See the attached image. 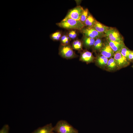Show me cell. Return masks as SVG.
Here are the masks:
<instances>
[{"label":"cell","mask_w":133,"mask_h":133,"mask_svg":"<svg viewBox=\"0 0 133 133\" xmlns=\"http://www.w3.org/2000/svg\"><path fill=\"white\" fill-rule=\"evenodd\" d=\"M77 34L76 31L72 30L70 31L68 33V36L70 38L74 39L76 37Z\"/></svg>","instance_id":"24"},{"label":"cell","mask_w":133,"mask_h":133,"mask_svg":"<svg viewBox=\"0 0 133 133\" xmlns=\"http://www.w3.org/2000/svg\"><path fill=\"white\" fill-rule=\"evenodd\" d=\"M52 133H55L53 132Z\"/></svg>","instance_id":"27"},{"label":"cell","mask_w":133,"mask_h":133,"mask_svg":"<svg viewBox=\"0 0 133 133\" xmlns=\"http://www.w3.org/2000/svg\"><path fill=\"white\" fill-rule=\"evenodd\" d=\"M132 67L133 68V65L132 66Z\"/></svg>","instance_id":"26"},{"label":"cell","mask_w":133,"mask_h":133,"mask_svg":"<svg viewBox=\"0 0 133 133\" xmlns=\"http://www.w3.org/2000/svg\"><path fill=\"white\" fill-rule=\"evenodd\" d=\"M113 57L119 69L126 67L130 64V62L119 52L115 53Z\"/></svg>","instance_id":"7"},{"label":"cell","mask_w":133,"mask_h":133,"mask_svg":"<svg viewBox=\"0 0 133 133\" xmlns=\"http://www.w3.org/2000/svg\"><path fill=\"white\" fill-rule=\"evenodd\" d=\"M70 39L68 36L64 35L61 38V45H69Z\"/></svg>","instance_id":"22"},{"label":"cell","mask_w":133,"mask_h":133,"mask_svg":"<svg viewBox=\"0 0 133 133\" xmlns=\"http://www.w3.org/2000/svg\"><path fill=\"white\" fill-rule=\"evenodd\" d=\"M100 51L101 55L108 59L113 57L115 53L110 46L108 42L104 43Z\"/></svg>","instance_id":"9"},{"label":"cell","mask_w":133,"mask_h":133,"mask_svg":"<svg viewBox=\"0 0 133 133\" xmlns=\"http://www.w3.org/2000/svg\"><path fill=\"white\" fill-rule=\"evenodd\" d=\"M131 51V50L125 45L122 48L119 52L123 56L127 59L128 56Z\"/></svg>","instance_id":"20"},{"label":"cell","mask_w":133,"mask_h":133,"mask_svg":"<svg viewBox=\"0 0 133 133\" xmlns=\"http://www.w3.org/2000/svg\"><path fill=\"white\" fill-rule=\"evenodd\" d=\"M105 69L109 71H114L119 69L113 57L108 60Z\"/></svg>","instance_id":"13"},{"label":"cell","mask_w":133,"mask_h":133,"mask_svg":"<svg viewBox=\"0 0 133 133\" xmlns=\"http://www.w3.org/2000/svg\"><path fill=\"white\" fill-rule=\"evenodd\" d=\"M95 58L92 52L86 50L81 53L79 60L88 64L95 62Z\"/></svg>","instance_id":"8"},{"label":"cell","mask_w":133,"mask_h":133,"mask_svg":"<svg viewBox=\"0 0 133 133\" xmlns=\"http://www.w3.org/2000/svg\"><path fill=\"white\" fill-rule=\"evenodd\" d=\"M9 127L7 124L4 125L0 130V133H9Z\"/></svg>","instance_id":"23"},{"label":"cell","mask_w":133,"mask_h":133,"mask_svg":"<svg viewBox=\"0 0 133 133\" xmlns=\"http://www.w3.org/2000/svg\"><path fill=\"white\" fill-rule=\"evenodd\" d=\"M88 10L87 9H84L81 16L80 21L84 25L85 22L88 16Z\"/></svg>","instance_id":"19"},{"label":"cell","mask_w":133,"mask_h":133,"mask_svg":"<svg viewBox=\"0 0 133 133\" xmlns=\"http://www.w3.org/2000/svg\"><path fill=\"white\" fill-rule=\"evenodd\" d=\"M58 26L68 29H74L81 30L84 26L80 20L71 18L64 19L60 22L56 23Z\"/></svg>","instance_id":"2"},{"label":"cell","mask_w":133,"mask_h":133,"mask_svg":"<svg viewBox=\"0 0 133 133\" xmlns=\"http://www.w3.org/2000/svg\"><path fill=\"white\" fill-rule=\"evenodd\" d=\"M128 60L130 62L133 60V50H131L127 58Z\"/></svg>","instance_id":"25"},{"label":"cell","mask_w":133,"mask_h":133,"mask_svg":"<svg viewBox=\"0 0 133 133\" xmlns=\"http://www.w3.org/2000/svg\"><path fill=\"white\" fill-rule=\"evenodd\" d=\"M103 44L104 43L100 38L96 39L92 47L93 50L95 51H100Z\"/></svg>","instance_id":"17"},{"label":"cell","mask_w":133,"mask_h":133,"mask_svg":"<svg viewBox=\"0 0 133 133\" xmlns=\"http://www.w3.org/2000/svg\"><path fill=\"white\" fill-rule=\"evenodd\" d=\"M108 41L110 46L115 53L119 52L125 46L124 43L113 41L108 39Z\"/></svg>","instance_id":"12"},{"label":"cell","mask_w":133,"mask_h":133,"mask_svg":"<svg viewBox=\"0 0 133 133\" xmlns=\"http://www.w3.org/2000/svg\"><path fill=\"white\" fill-rule=\"evenodd\" d=\"M105 34L107 39L111 41L124 43L122 37L115 29L111 28Z\"/></svg>","instance_id":"4"},{"label":"cell","mask_w":133,"mask_h":133,"mask_svg":"<svg viewBox=\"0 0 133 133\" xmlns=\"http://www.w3.org/2000/svg\"><path fill=\"white\" fill-rule=\"evenodd\" d=\"M53 127L52 123H50L39 127L31 133H52Z\"/></svg>","instance_id":"11"},{"label":"cell","mask_w":133,"mask_h":133,"mask_svg":"<svg viewBox=\"0 0 133 133\" xmlns=\"http://www.w3.org/2000/svg\"><path fill=\"white\" fill-rule=\"evenodd\" d=\"M83 45L81 41L76 40L73 42L71 47L73 50L81 51L83 50Z\"/></svg>","instance_id":"18"},{"label":"cell","mask_w":133,"mask_h":133,"mask_svg":"<svg viewBox=\"0 0 133 133\" xmlns=\"http://www.w3.org/2000/svg\"><path fill=\"white\" fill-rule=\"evenodd\" d=\"M59 54L62 57L67 59L75 58L78 56L69 44L61 45L59 48Z\"/></svg>","instance_id":"3"},{"label":"cell","mask_w":133,"mask_h":133,"mask_svg":"<svg viewBox=\"0 0 133 133\" xmlns=\"http://www.w3.org/2000/svg\"><path fill=\"white\" fill-rule=\"evenodd\" d=\"M50 37L53 41H58L60 40L61 37V34L59 31H57L51 34Z\"/></svg>","instance_id":"21"},{"label":"cell","mask_w":133,"mask_h":133,"mask_svg":"<svg viewBox=\"0 0 133 133\" xmlns=\"http://www.w3.org/2000/svg\"><path fill=\"white\" fill-rule=\"evenodd\" d=\"M53 131L57 133H79L77 129L66 121L63 120L57 122L53 127Z\"/></svg>","instance_id":"1"},{"label":"cell","mask_w":133,"mask_h":133,"mask_svg":"<svg viewBox=\"0 0 133 133\" xmlns=\"http://www.w3.org/2000/svg\"><path fill=\"white\" fill-rule=\"evenodd\" d=\"M108 59L101 55H98L96 57L95 62L96 65L100 68L105 69Z\"/></svg>","instance_id":"10"},{"label":"cell","mask_w":133,"mask_h":133,"mask_svg":"<svg viewBox=\"0 0 133 133\" xmlns=\"http://www.w3.org/2000/svg\"><path fill=\"white\" fill-rule=\"evenodd\" d=\"M81 31L85 36L94 39L100 38L106 36L105 33H99L93 28H83Z\"/></svg>","instance_id":"6"},{"label":"cell","mask_w":133,"mask_h":133,"mask_svg":"<svg viewBox=\"0 0 133 133\" xmlns=\"http://www.w3.org/2000/svg\"><path fill=\"white\" fill-rule=\"evenodd\" d=\"M96 20L92 16L89 14L86 19L84 24V26L88 28H93L95 25Z\"/></svg>","instance_id":"16"},{"label":"cell","mask_w":133,"mask_h":133,"mask_svg":"<svg viewBox=\"0 0 133 133\" xmlns=\"http://www.w3.org/2000/svg\"><path fill=\"white\" fill-rule=\"evenodd\" d=\"M95 40L93 38L85 36L83 39V45L86 48H89L93 47Z\"/></svg>","instance_id":"15"},{"label":"cell","mask_w":133,"mask_h":133,"mask_svg":"<svg viewBox=\"0 0 133 133\" xmlns=\"http://www.w3.org/2000/svg\"><path fill=\"white\" fill-rule=\"evenodd\" d=\"M84 10L82 7L77 6L71 10L64 19L71 18L79 20Z\"/></svg>","instance_id":"5"},{"label":"cell","mask_w":133,"mask_h":133,"mask_svg":"<svg viewBox=\"0 0 133 133\" xmlns=\"http://www.w3.org/2000/svg\"><path fill=\"white\" fill-rule=\"evenodd\" d=\"M93 28L99 32L104 33L111 28L105 26L97 21Z\"/></svg>","instance_id":"14"}]
</instances>
